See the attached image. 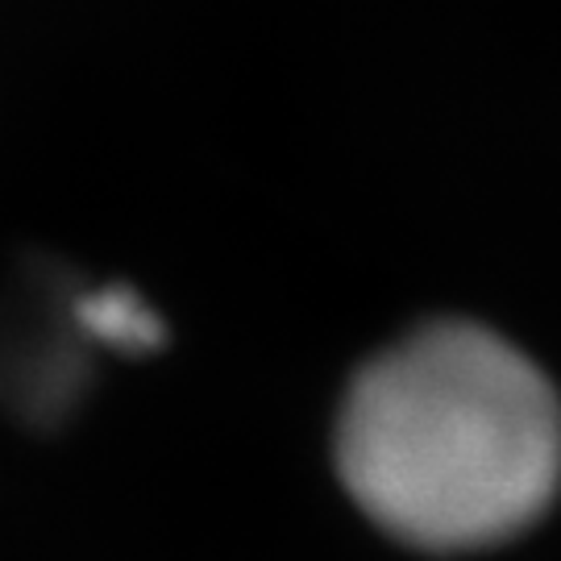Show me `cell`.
Wrapping results in <instances>:
<instances>
[{"label":"cell","mask_w":561,"mask_h":561,"mask_svg":"<svg viewBox=\"0 0 561 561\" xmlns=\"http://www.w3.org/2000/svg\"><path fill=\"white\" fill-rule=\"evenodd\" d=\"M337 470L391 537L454 553L541 520L561 486V400L512 341L433 321L350 382Z\"/></svg>","instance_id":"1"},{"label":"cell","mask_w":561,"mask_h":561,"mask_svg":"<svg viewBox=\"0 0 561 561\" xmlns=\"http://www.w3.org/2000/svg\"><path fill=\"white\" fill-rule=\"evenodd\" d=\"M67 308H71V321L83 333V341L113 350V354H141L162 341L159 312L125 283L80 287L67 296Z\"/></svg>","instance_id":"2"}]
</instances>
